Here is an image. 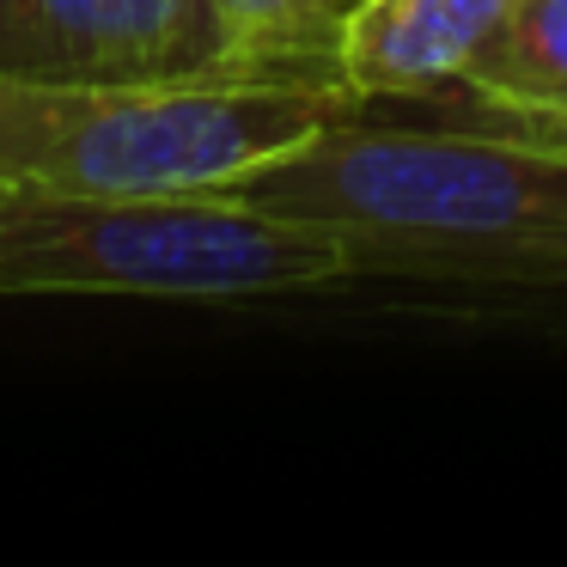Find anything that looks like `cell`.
<instances>
[{
  "label": "cell",
  "mask_w": 567,
  "mask_h": 567,
  "mask_svg": "<svg viewBox=\"0 0 567 567\" xmlns=\"http://www.w3.org/2000/svg\"><path fill=\"white\" fill-rule=\"evenodd\" d=\"M220 196L336 233L354 275L567 287V159L452 116L403 128L354 111Z\"/></svg>",
  "instance_id": "6da1fadb"
},
{
  "label": "cell",
  "mask_w": 567,
  "mask_h": 567,
  "mask_svg": "<svg viewBox=\"0 0 567 567\" xmlns=\"http://www.w3.org/2000/svg\"><path fill=\"white\" fill-rule=\"evenodd\" d=\"M330 80L0 74V196H220L354 116Z\"/></svg>",
  "instance_id": "7a4b0ae2"
},
{
  "label": "cell",
  "mask_w": 567,
  "mask_h": 567,
  "mask_svg": "<svg viewBox=\"0 0 567 567\" xmlns=\"http://www.w3.org/2000/svg\"><path fill=\"white\" fill-rule=\"evenodd\" d=\"M354 281L336 233L233 196H0V293L262 299Z\"/></svg>",
  "instance_id": "3957f363"
},
{
  "label": "cell",
  "mask_w": 567,
  "mask_h": 567,
  "mask_svg": "<svg viewBox=\"0 0 567 567\" xmlns=\"http://www.w3.org/2000/svg\"><path fill=\"white\" fill-rule=\"evenodd\" d=\"M0 74L177 80L238 68L208 0H0Z\"/></svg>",
  "instance_id": "277c9868"
},
{
  "label": "cell",
  "mask_w": 567,
  "mask_h": 567,
  "mask_svg": "<svg viewBox=\"0 0 567 567\" xmlns=\"http://www.w3.org/2000/svg\"><path fill=\"white\" fill-rule=\"evenodd\" d=\"M518 0H348L336 80L360 104L445 99L494 50Z\"/></svg>",
  "instance_id": "5b68a950"
},
{
  "label": "cell",
  "mask_w": 567,
  "mask_h": 567,
  "mask_svg": "<svg viewBox=\"0 0 567 567\" xmlns=\"http://www.w3.org/2000/svg\"><path fill=\"white\" fill-rule=\"evenodd\" d=\"M220 25L226 62L238 74H287V80H336V38L348 0H208Z\"/></svg>",
  "instance_id": "8992f818"
},
{
  "label": "cell",
  "mask_w": 567,
  "mask_h": 567,
  "mask_svg": "<svg viewBox=\"0 0 567 567\" xmlns=\"http://www.w3.org/2000/svg\"><path fill=\"white\" fill-rule=\"evenodd\" d=\"M457 92L464 104L506 116H567V0H518V13Z\"/></svg>",
  "instance_id": "52a82bcc"
}]
</instances>
